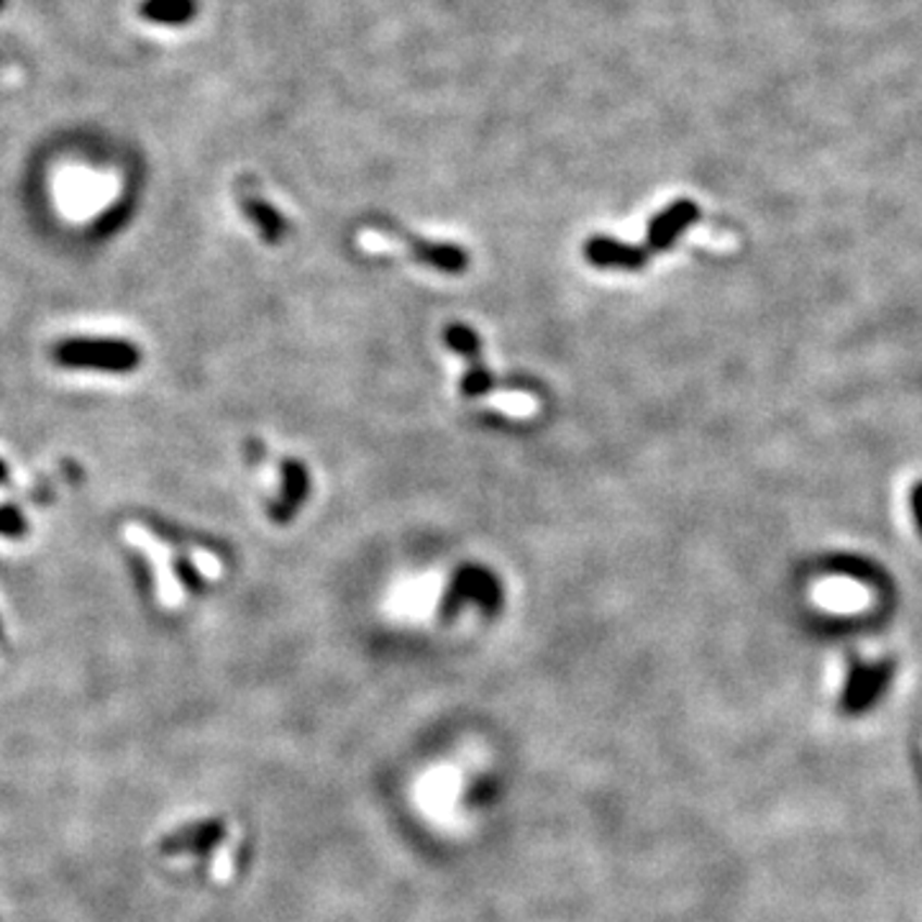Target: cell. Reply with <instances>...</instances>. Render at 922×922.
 Masks as SVG:
<instances>
[{
    "mask_svg": "<svg viewBox=\"0 0 922 922\" xmlns=\"http://www.w3.org/2000/svg\"><path fill=\"white\" fill-rule=\"evenodd\" d=\"M56 362L67 367H90L103 371H128L136 367L139 354L131 344L121 341H100V339H77L56 346Z\"/></svg>",
    "mask_w": 922,
    "mask_h": 922,
    "instance_id": "cell-1",
    "label": "cell"
},
{
    "mask_svg": "<svg viewBox=\"0 0 922 922\" xmlns=\"http://www.w3.org/2000/svg\"><path fill=\"white\" fill-rule=\"evenodd\" d=\"M695 218H699V209L695 203H690V200H679V203L669 205L659 218H654L652 244H656V249L669 247Z\"/></svg>",
    "mask_w": 922,
    "mask_h": 922,
    "instance_id": "cell-2",
    "label": "cell"
},
{
    "mask_svg": "<svg viewBox=\"0 0 922 922\" xmlns=\"http://www.w3.org/2000/svg\"><path fill=\"white\" fill-rule=\"evenodd\" d=\"M224 823H200L192 828H185L175 835V838H169V843L164 848L167 850H200V848H209L211 843H216L220 835H224Z\"/></svg>",
    "mask_w": 922,
    "mask_h": 922,
    "instance_id": "cell-3",
    "label": "cell"
},
{
    "mask_svg": "<svg viewBox=\"0 0 922 922\" xmlns=\"http://www.w3.org/2000/svg\"><path fill=\"white\" fill-rule=\"evenodd\" d=\"M495 405L500 407V411L513 413V416H528V413L535 411V400L528 395H520V392H510V395L495 397Z\"/></svg>",
    "mask_w": 922,
    "mask_h": 922,
    "instance_id": "cell-4",
    "label": "cell"
},
{
    "mask_svg": "<svg viewBox=\"0 0 922 922\" xmlns=\"http://www.w3.org/2000/svg\"><path fill=\"white\" fill-rule=\"evenodd\" d=\"M249 205H252V209H249V213H252V216L256 218V224L262 226V231L267 233V236H271V239H275V236L282 231L280 216H277V213L271 211L269 205H264V203H249Z\"/></svg>",
    "mask_w": 922,
    "mask_h": 922,
    "instance_id": "cell-5",
    "label": "cell"
},
{
    "mask_svg": "<svg viewBox=\"0 0 922 922\" xmlns=\"http://www.w3.org/2000/svg\"><path fill=\"white\" fill-rule=\"evenodd\" d=\"M912 510H914V520H918V526L922 531V482L914 484V490H912Z\"/></svg>",
    "mask_w": 922,
    "mask_h": 922,
    "instance_id": "cell-6",
    "label": "cell"
}]
</instances>
